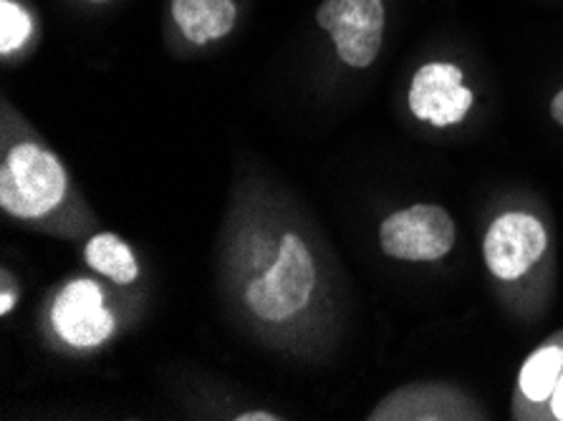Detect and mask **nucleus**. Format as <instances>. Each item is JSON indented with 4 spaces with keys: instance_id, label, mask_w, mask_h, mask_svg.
Wrapping results in <instances>:
<instances>
[{
    "instance_id": "dca6fc26",
    "label": "nucleus",
    "mask_w": 563,
    "mask_h": 421,
    "mask_svg": "<svg viewBox=\"0 0 563 421\" xmlns=\"http://www.w3.org/2000/svg\"><path fill=\"white\" fill-rule=\"evenodd\" d=\"M97 3H99V0H97Z\"/></svg>"
},
{
    "instance_id": "9d476101",
    "label": "nucleus",
    "mask_w": 563,
    "mask_h": 421,
    "mask_svg": "<svg viewBox=\"0 0 563 421\" xmlns=\"http://www.w3.org/2000/svg\"><path fill=\"white\" fill-rule=\"evenodd\" d=\"M563 374V348L561 346H543L526 361L520 368L518 386L526 399L545 401L556 391V384Z\"/></svg>"
},
{
    "instance_id": "6e6552de",
    "label": "nucleus",
    "mask_w": 563,
    "mask_h": 421,
    "mask_svg": "<svg viewBox=\"0 0 563 421\" xmlns=\"http://www.w3.org/2000/svg\"><path fill=\"white\" fill-rule=\"evenodd\" d=\"M173 19L187 41L202 46L233 31L238 8L233 0H173Z\"/></svg>"
},
{
    "instance_id": "1a4fd4ad",
    "label": "nucleus",
    "mask_w": 563,
    "mask_h": 421,
    "mask_svg": "<svg viewBox=\"0 0 563 421\" xmlns=\"http://www.w3.org/2000/svg\"><path fill=\"white\" fill-rule=\"evenodd\" d=\"M84 257H87V265L91 270L119 282V286H130V282L136 280V275H140V265H136V257L130 251V245L122 237H117L114 232L93 235Z\"/></svg>"
},
{
    "instance_id": "7ed1b4c3",
    "label": "nucleus",
    "mask_w": 563,
    "mask_h": 421,
    "mask_svg": "<svg viewBox=\"0 0 563 421\" xmlns=\"http://www.w3.org/2000/svg\"><path fill=\"white\" fill-rule=\"evenodd\" d=\"M316 23L334 41L344 64L366 68L377 62L384 36L382 0H323Z\"/></svg>"
},
{
    "instance_id": "4468645a",
    "label": "nucleus",
    "mask_w": 563,
    "mask_h": 421,
    "mask_svg": "<svg viewBox=\"0 0 563 421\" xmlns=\"http://www.w3.org/2000/svg\"><path fill=\"white\" fill-rule=\"evenodd\" d=\"M13 303H15V293H13V290H8V288H5L3 293H0V313H3V315L11 313Z\"/></svg>"
},
{
    "instance_id": "f8f14e48",
    "label": "nucleus",
    "mask_w": 563,
    "mask_h": 421,
    "mask_svg": "<svg viewBox=\"0 0 563 421\" xmlns=\"http://www.w3.org/2000/svg\"><path fill=\"white\" fill-rule=\"evenodd\" d=\"M551 411H553V417L563 421V374L556 384V391L551 394Z\"/></svg>"
},
{
    "instance_id": "ddd939ff",
    "label": "nucleus",
    "mask_w": 563,
    "mask_h": 421,
    "mask_svg": "<svg viewBox=\"0 0 563 421\" xmlns=\"http://www.w3.org/2000/svg\"><path fill=\"white\" fill-rule=\"evenodd\" d=\"M551 117L563 126V91H559L556 97L551 101Z\"/></svg>"
},
{
    "instance_id": "2eb2a0df",
    "label": "nucleus",
    "mask_w": 563,
    "mask_h": 421,
    "mask_svg": "<svg viewBox=\"0 0 563 421\" xmlns=\"http://www.w3.org/2000/svg\"><path fill=\"white\" fill-rule=\"evenodd\" d=\"M238 421H276L278 417H273V414H266V411H251V414H241V417H235Z\"/></svg>"
},
{
    "instance_id": "f03ea898",
    "label": "nucleus",
    "mask_w": 563,
    "mask_h": 421,
    "mask_svg": "<svg viewBox=\"0 0 563 421\" xmlns=\"http://www.w3.org/2000/svg\"><path fill=\"white\" fill-rule=\"evenodd\" d=\"M316 288V265L309 247L294 232H288L278 247L276 263L263 278L251 280L245 303L263 321L278 323L303 311Z\"/></svg>"
},
{
    "instance_id": "20e7f679",
    "label": "nucleus",
    "mask_w": 563,
    "mask_h": 421,
    "mask_svg": "<svg viewBox=\"0 0 563 421\" xmlns=\"http://www.w3.org/2000/svg\"><path fill=\"white\" fill-rule=\"evenodd\" d=\"M382 251L397 261L430 263L440 261L455 245V222L442 208L415 204L389 214L379 228Z\"/></svg>"
},
{
    "instance_id": "39448f33",
    "label": "nucleus",
    "mask_w": 563,
    "mask_h": 421,
    "mask_svg": "<svg viewBox=\"0 0 563 421\" xmlns=\"http://www.w3.org/2000/svg\"><path fill=\"white\" fill-rule=\"evenodd\" d=\"M545 245H549V235L541 220L526 212H506L490 225L483 253L496 278L516 280L541 261Z\"/></svg>"
},
{
    "instance_id": "423d86ee",
    "label": "nucleus",
    "mask_w": 563,
    "mask_h": 421,
    "mask_svg": "<svg viewBox=\"0 0 563 421\" xmlns=\"http://www.w3.org/2000/svg\"><path fill=\"white\" fill-rule=\"evenodd\" d=\"M51 323L58 336L76 348H93L114 331V315L104 308L101 288L91 280H74L56 296Z\"/></svg>"
},
{
    "instance_id": "0eeeda50",
    "label": "nucleus",
    "mask_w": 563,
    "mask_h": 421,
    "mask_svg": "<svg viewBox=\"0 0 563 421\" xmlns=\"http://www.w3.org/2000/svg\"><path fill=\"white\" fill-rule=\"evenodd\" d=\"M473 107V91L463 86V71L452 64H428L415 74L409 86V109L420 122L452 126Z\"/></svg>"
},
{
    "instance_id": "9b49d317",
    "label": "nucleus",
    "mask_w": 563,
    "mask_h": 421,
    "mask_svg": "<svg viewBox=\"0 0 563 421\" xmlns=\"http://www.w3.org/2000/svg\"><path fill=\"white\" fill-rule=\"evenodd\" d=\"M31 31L33 23L29 13L19 3H13V0H3L0 3V54L8 56L19 51L29 41Z\"/></svg>"
},
{
    "instance_id": "f257e3e1",
    "label": "nucleus",
    "mask_w": 563,
    "mask_h": 421,
    "mask_svg": "<svg viewBox=\"0 0 563 421\" xmlns=\"http://www.w3.org/2000/svg\"><path fill=\"white\" fill-rule=\"evenodd\" d=\"M66 171L56 154L33 142H21L5 154L0 167V208L15 218H41L66 195Z\"/></svg>"
}]
</instances>
